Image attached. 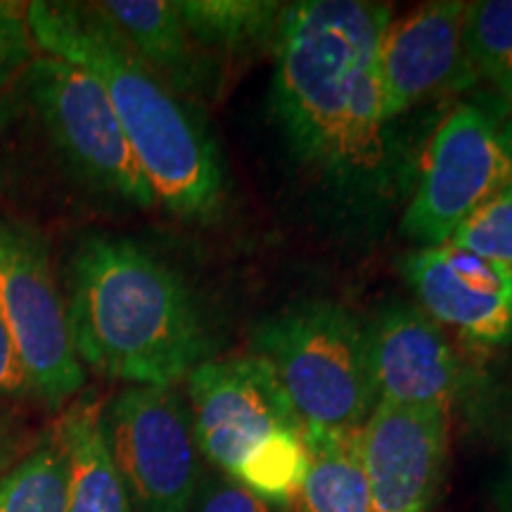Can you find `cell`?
Listing matches in <instances>:
<instances>
[{
  "label": "cell",
  "instance_id": "1",
  "mask_svg": "<svg viewBox=\"0 0 512 512\" xmlns=\"http://www.w3.org/2000/svg\"><path fill=\"white\" fill-rule=\"evenodd\" d=\"M392 5H285L273 43V117L292 155L330 190L382 202L399 183V145L384 121L377 55Z\"/></svg>",
  "mask_w": 512,
  "mask_h": 512
},
{
  "label": "cell",
  "instance_id": "2",
  "mask_svg": "<svg viewBox=\"0 0 512 512\" xmlns=\"http://www.w3.org/2000/svg\"><path fill=\"white\" fill-rule=\"evenodd\" d=\"M64 304L79 361L112 380L174 389L209 358V330L188 283L133 240H79Z\"/></svg>",
  "mask_w": 512,
  "mask_h": 512
},
{
  "label": "cell",
  "instance_id": "3",
  "mask_svg": "<svg viewBox=\"0 0 512 512\" xmlns=\"http://www.w3.org/2000/svg\"><path fill=\"white\" fill-rule=\"evenodd\" d=\"M41 53L60 57L105 88L128 143L155 190L178 219L209 223L221 214L223 166L190 107L140 62L95 3H27Z\"/></svg>",
  "mask_w": 512,
  "mask_h": 512
},
{
  "label": "cell",
  "instance_id": "4",
  "mask_svg": "<svg viewBox=\"0 0 512 512\" xmlns=\"http://www.w3.org/2000/svg\"><path fill=\"white\" fill-rule=\"evenodd\" d=\"M252 354L271 363L306 430H363L377 406L368 330L335 302H304L266 318Z\"/></svg>",
  "mask_w": 512,
  "mask_h": 512
},
{
  "label": "cell",
  "instance_id": "5",
  "mask_svg": "<svg viewBox=\"0 0 512 512\" xmlns=\"http://www.w3.org/2000/svg\"><path fill=\"white\" fill-rule=\"evenodd\" d=\"M512 183V105L460 102L425 147L401 230L420 247L446 245L475 211Z\"/></svg>",
  "mask_w": 512,
  "mask_h": 512
},
{
  "label": "cell",
  "instance_id": "6",
  "mask_svg": "<svg viewBox=\"0 0 512 512\" xmlns=\"http://www.w3.org/2000/svg\"><path fill=\"white\" fill-rule=\"evenodd\" d=\"M22 86L50 147L76 181L136 209L157 207L112 102L91 74L43 53L24 69Z\"/></svg>",
  "mask_w": 512,
  "mask_h": 512
},
{
  "label": "cell",
  "instance_id": "7",
  "mask_svg": "<svg viewBox=\"0 0 512 512\" xmlns=\"http://www.w3.org/2000/svg\"><path fill=\"white\" fill-rule=\"evenodd\" d=\"M0 318L34 389V399L62 408L86 384L57 290L46 240L27 223L0 214Z\"/></svg>",
  "mask_w": 512,
  "mask_h": 512
},
{
  "label": "cell",
  "instance_id": "8",
  "mask_svg": "<svg viewBox=\"0 0 512 512\" xmlns=\"http://www.w3.org/2000/svg\"><path fill=\"white\" fill-rule=\"evenodd\" d=\"M102 430L133 512L190 510L202 453L176 389L126 387L102 411Z\"/></svg>",
  "mask_w": 512,
  "mask_h": 512
},
{
  "label": "cell",
  "instance_id": "9",
  "mask_svg": "<svg viewBox=\"0 0 512 512\" xmlns=\"http://www.w3.org/2000/svg\"><path fill=\"white\" fill-rule=\"evenodd\" d=\"M183 382L197 448L230 479L275 432H302L275 370L259 354L207 358Z\"/></svg>",
  "mask_w": 512,
  "mask_h": 512
},
{
  "label": "cell",
  "instance_id": "10",
  "mask_svg": "<svg viewBox=\"0 0 512 512\" xmlns=\"http://www.w3.org/2000/svg\"><path fill=\"white\" fill-rule=\"evenodd\" d=\"M465 12L467 3L437 0L384 29L377 69L387 124L420 102L479 81L465 48Z\"/></svg>",
  "mask_w": 512,
  "mask_h": 512
},
{
  "label": "cell",
  "instance_id": "11",
  "mask_svg": "<svg viewBox=\"0 0 512 512\" xmlns=\"http://www.w3.org/2000/svg\"><path fill=\"white\" fill-rule=\"evenodd\" d=\"M361 453L373 512H434L448 470V411L380 401Z\"/></svg>",
  "mask_w": 512,
  "mask_h": 512
},
{
  "label": "cell",
  "instance_id": "12",
  "mask_svg": "<svg viewBox=\"0 0 512 512\" xmlns=\"http://www.w3.org/2000/svg\"><path fill=\"white\" fill-rule=\"evenodd\" d=\"M401 273L439 325L486 347L512 339V266L446 242L403 254Z\"/></svg>",
  "mask_w": 512,
  "mask_h": 512
},
{
  "label": "cell",
  "instance_id": "13",
  "mask_svg": "<svg viewBox=\"0 0 512 512\" xmlns=\"http://www.w3.org/2000/svg\"><path fill=\"white\" fill-rule=\"evenodd\" d=\"M366 330L377 403L451 413L465 373L437 320L415 306L394 304L377 313Z\"/></svg>",
  "mask_w": 512,
  "mask_h": 512
},
{
  "label": "cell",
  "instance_id": "14",
  "mask_svg": "<svg viewBox=\"0 0 512 512\" xmlns=\"http://www.w3.org/2000/svg\"><path fill=\"white\" fill-rule=\"evenodd\" d=\"M95 5L140 62L183 102L207 98L214 91V64L185 29L174 0H107Z\"/></svg>",
  "mask_w": 512,
  "mask_h": 512
},
{
  "label": "cell",
  "instance_id": "15",
  "mask_svg": "<svg viewBox=\"0 0 512 512\" xmlns=\"http://www.w3.org/2000/svg\"><path fill=\"white\" fill-rule=\"evenodd\" d=\"M67 463V512H133L114 465L98 406H76L60 425Z\"/></svg>",
  "mask_w": 512,
  "mask_h": 512
},
{
  "label": "cell",
  "instance_id": "16",
  "mask_svg": "<svg viewBox=\"0 0 512 512\" xmlns=\"http://www.w3.org/2000/svg\"><path fill=\"white\" fill-rule=\"evenodd\" d=\"M309 470L299 489V512H373L363 467L361 430H306Z\"/></svg>",
  "mask_w": 512,
  "mask_h": 512
},
{
  "label": "cell",
  "instance_id": "17",
  "mask_svg": "<svg viewBox=\"0 0 512 512\" xmlns=\"http://www.w3.org/2000/svg\"><path fill=\"white\" fill-rule=\"evenodd\" d=\"M190 36L228 57L273 48L285 5L271 0H176Z\"/></svg>",
  "mask_w": 512,
  "mask_h": 512
},
{
  "label": "cell",
  "instance_id": "18",
  "mask_svg": "<svg viewBox=\"0 0 512 512\" xmlns=\"http://www.w3.org/2000/svg\"><path fill=\"white\" fill-rule=\"evenodd\" d=\"M0 512H67V463L60 434L0 475Z\"/></svg>",
  "mask_w": 512,
  "mask_h": 512
},
{
  "label": "cell",
  "instance_id": "19",
  "mask_svg": "<svg viewBox=\"0 0 512 512\" xmlns=\"http://www.w3.org/2000/svg\"><path fill=\"white\" fill-rule=\"evenodd\" d=\"M465 48L477 79L489 81L512 105V0L467 3Z\"/></svg>",
  "mask_w": 512,
  "mask_h": 512
},
{
  "label": "cell",
  "instance_id": "20",
  "mask_svg": "<svg viewBox=\"0 0 512 512\" xmlns=\"http://www.w3.org/2000/svg\"><path fill=\"white\" fill-rule=\"evenodd\" d=\"M306 470L309 453L302 432L280 430L249 453L233 479L266 503L285 505L299 496Z\"/></svg>",
  "mask_w": 512,
  "mask_h": 512
},
{
  "label": "cell",
  "instance_id": "21",
  "mask_svg": "<svg viewBox=\"0 0 512 512\" xmlns=\"http://www.w3.org/2000/svg\"><path fill=\"white\" fill-rule=\"evenodd\" d=\"M448 245L512 266V183L467 219Z\"/></svg>",
  "mask_w": 512,
  "mask_h": 512
},
{
  "label": "cell",
  "instance_id": "22",
  "mask_svg": "<svg viewBox=\"0 0 512 512\" xmlns=\"http://www.w3.org/2000/svg\"><path fill=\"white\" fill-rule=\"evenodd\" d=\"M36 57V41L29 31L27 5L0 0V88L24 74Z\"/></svg>",
  "mask_w": 512,
  "mask_h": 512
},
{
  "label": "cell",
  "instance_id": "23",
  "mask_svg": "<svg viewBox=\"0 0 512 512\" xmlns=\"http://www.w3.org/2000/svg\"><path fill=\"white\" fill-rule=\"evenodd\" d=\"M197 512H273V508L247 486L226 477L204 489Z\"/></svg>",
  "mask_w": 512,
  "mask_h": 512
},
{
  "label": "cell",
  "instance_id": "24",
  "mask_svg": "<svg viewBox=\"0 0 512 512\" xmlns=\"http://www.w3.org/2000/svg\"><path fill=\"white\" fill-rule=\"evenodd\" d=\"M0 399H34L27 370L22 366V358L17 354V347L3 318H0Z\"/></svg>",
  "mask_w": 512,
  "mask_h": 512
}]
</instances>
